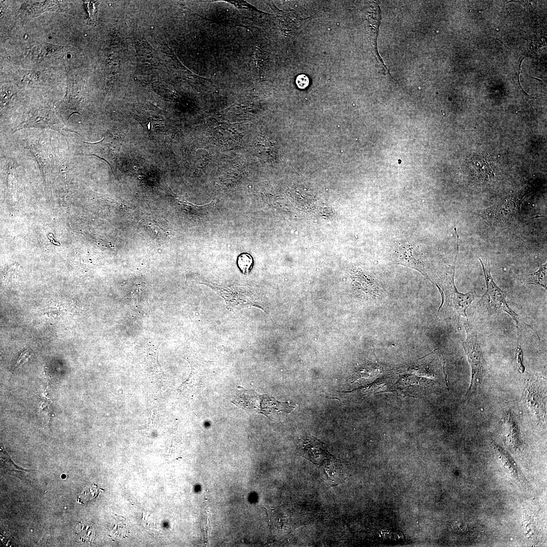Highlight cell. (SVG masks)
I'll list each match as a JSON object with an SVG mask.
<instances>
[{
	"label": "cell",
	"instance_id": "obj_12",
	"mask_svg": "<svg viewBox=\"0 0 547 547\" xmlns=\"http://www.w3.org/2000/svg\"><path fill=\"white\" fill-rule=\"evenodd\" d=\"M103 490L93 484L84 487L77 495V501L85 504L98 497Z\"/></svg>",
	"mask_w": 547,
	"mask_h": 547
},
{
	"label": "cell",
	"instance_id": "obj_16",
	"mask_svg": "<svg viewBox=\"0 0 547 547\" xmlns=\"http://www.w3.org/2000/svg\"><path fill=\"white\" fill-rule=\"evenodd\" d=\"M144 225L148 230L155 237L165 238L170 237L172 235L169 231H166L160 227L157 224L152 221L145 222Z\"/></svg>",
	"mask_w": 547,
	"mask_h": 547
},
{
	"label": "cell",
	"instance_id": "obj_10",
	"mask_svg": "<svg viewBox=\"0 0 547 547\" xmlns=\"http://www.w3.org/2000/svg\"><path fill=\"white\" fill-rule=\"evenodd\" d=\"M468 164L473 174L477 178L489 179L494 176L493 167L489 160L481 155H473Z\"/></svg>",
	"mask_w": 547,
	"mask_h": 547
},
{
	"label": "cell",
	"instance_id": "obj_9",
	"mask_svg": "<svg viewBox=\"0 0 547 547\" xmlns=\"http://www.w3.org/2000/svg\"><path fill=\"white\" fill-rule=\"evenodd\" d=\"M394 258L398 264L415 269L425 275L422 255L418 246L409 243L398 244Z\"/></svg>",
	"mask_w": 547,
	"mask_h": 547
},
{
	"label": "cell",
	"instance_id": "obj_6",
	"mask_svg": "<svg viewBox=\"0 0 547 547\" xmlns=\"http://www.w3.org/2000/svg\"><path fill=\"white\" fill-rule=\"evenodd\" d=\"M125 136L126 134L122 136L109 135L99 142H87L92 146L90 155L100 158L106 161L111 168L115 169L118 165L119 154Z\"/></svg>",
	"mask_w": 547,
	"mask_h": 547
},
{
	"label": "cell",
	"instance_id": "obj_4",
	"mask_svg": "<svg viewBox=\"0 0 547 547\" xmlns=\"http://www.w3.org/2000/svg\"><path fill=\"white\" fill-rule=\"evenodd\" d=\"M483 270L486 286V291L482 296L483 303L488 312L491 314L506 312L516 321L518 326L520 325L519 316L509 306L505 293L495 283L491 274V268L486 265L478 257Z\"/></svg>",
	"mask_w": 547,
	"mask_h": 547
},
{
	"label": "cell",
	"instance_id": "obj_13",
	"mask_svg": "<svg viewBox=\"0 0 547 547\" xmlns=\"http://www.w3.org/2000/svg\"><path fill=\"white\" fill-rule=\"evenodd\" d=\"M546 263L540 266L539 269L529 275L530 284L543 287L546 290Z\"/></svg>",
	"mask_w": 547,
	"mask_h": 547
},
{
	"label": "cell",
	"instance_id": "obj_1",
	"mask_svg": "<svg viewBox=\"0 0 547 547\" xmlns=\"http://www.w3.org/2000/svg\"><path fill=\"white\" fill-rule=\"evenodd\" d=\"M457 253L453 264L447 268L440 278L439 285L436 284L442 294L441 306L447 315L456 321L461 317L467 320L466 309L475 299V293L470 291L465 293L458 292L455 284V270L459 251L458 239H457Z\"/></svg>",
	"mask_w": 547,
	"mask_h": 547
},
{
	"label": "cell",
	"instance_id": "obj_17",
	"mask_svg": "<svg viewBox=\"0 0 547 547\" xmlns=\"http://www.w3.org/2000/svg\"><path fill=\"white\" fill-rule=\"evenodd\" d=\"M171 192H172V193L173 194V197L175 198V199L177 201V203L179 205H180L181 207H184V208H191V207L200 208V207H201L202 206H204L205 205H205H203L199 206V205L193 204L192 203H190L187 202L186 200H185V199H184L182 198L181 197L178 196V195L175 194L172 191H171Z\"/></svg>",
	"mask_w": 547,
	"mask_h": 547
},
{
	"label": "cell",
	"instance_id": "obj_7",
	"mask_svg": "<svg viewBox=\"0 0 547 547\" xmlns=\"http://www.w3.org/2000/svg\"><path fill=\"white\" fill-rule=\"evenodd\" d=\"M521 202L515 196L504 199L478 213L480 216L492 224L512 219L520 211Z\"/></svg>",
	"mask_w": 547,
	"mask_h": 547
},
{
	"label": "cell",
	"instance_id": "obj_3",
	"mask_svg": "<svg viewBox=\"0 0 547 547\" xmlns=\"http://www.w3.org/2000/svg\"><path fill=\"white\" fill-rule=\"evenodd\" d=\"M240 388L238 396L232 403L248 412L261 413L269 417L276 413H290L294 409L288 403L280 402L268 395H259L252 390Z\"/></svg>",
	"mask_w": 547,
	"mask_h": 547
},
{
	"label": "cell",
	"instance_id": "obj_5",
	"mask_svg": "<svg viewBox=\"0 0 547 547\" xmlns=\"http://www.w3.org/2000/svg\"><path fill=\"white\" fill-rule=\"evenodd\" d=\"M522 380L525 401L538 420L546 418V386L544 380L534 375H527Z\"/></svg>",
	"mask_w": 547,
	"mask_h": 547
},
{
	"label": "cell",
	"instance_id": "obj_8",
	"mask_svg": "<svg viewBox=\"0 0 547 547\" xmlns=\"http://www.w3.org/2000/svg\"><path fill=\"white\" fill-rule=\"evenodd\" d=\"M28 128H49L59 132L64 135H66L68 132H74L67 129L53 111L47 109L39 110L29 115L17 128L16 131Z\"/></svg>",
	"mask_w": 547,
	"mask_h": 547
},
{
	"label": "cell",
	"instance_id": "obj_18",
	"mask_svg": "<svg viewBox=\"0 0 547 547\" xmlns=\"http://www.w3.org/2000/svg\"><path fill=\"white\" fill-rule=\"evenodd\" d=\"M296 83L299 88L304 89L308 85L309 80L305 75H299L296 78Z\"/></svg>",
	"mask_w": 547,
	"mask_h": 547
},
{
	"label": "cell",
	"instance_id": "obj_14",
	"mask_svg": "<svg viewBox=\"0 0 547 547\" xmlns=\"http://www.w3.org/2000/svg\"><path fill=\"white\" fill-rule=\"evenodd\" d=\"M76 534L83 542H91L95 538V532L91 525L86 523H80L76 527Z\"/></svg>",
	"mask_w": 547,
	"mask_h": 547
},
{
	"label": "cell",
	"instance_id": "obj_19",
	"mask_svg": "<svg viewBox=\"0 0 547 547\" xmlns=\"http://www.w3.org/2000/svg\"><path fill=\"white\" fill-rule=\"evenodd\" d=\"M29 356V353L28 352L27 350V351L26 350L25 351L23 352L21 355V356H20L19 359L17 361V366L19 365L20 364L23 363L24 362V361L25 360H26L28 358V357Z\"/></svg>",
	"mask_w": 547,
	"mask_h": 547
},
{
	"label": "cell",
	"instance_id": "obj_11",
	"mask_svg": "<svg viewBox=\"0 0 547 547\" xmlns=\"http://www.w3.org/2000/svg\"><path fill=\"white\" fill-rule=\"evenodd\" d=\"M373 13L371 14L370 18V22L371 23L370 26H371V32H370V38L372 46L373 47V49L375 51L376 55V58L378 59V61L380 62L381 65L383 67L385 71L388 74L389 76L393 80V78L391 76L388 70L383 63L381 58L379 55L377 51L376 40L378 35V27L380 24V13L378 6L374 3L372 5Z\"/></svg>",
	"mask_w": 547,
	"mask_h": 547
},
{
	"label": "cell",
	"instance_id": "obj_2",
	"mask_svg": "<svg viewBox=\"0 0 547 547\" xmlns=\"http://www.w3.org/2000/svg\"><path fill=\"white\" fill-rule=\"evenodd\" d=\"M464 326L466 338L463 342L462 346L472 370L471 383L465 397V400L468 401L481 383L486 375L487 366L476 329L470 325L468 321H465Z\"/></svg>",
	"mask_w": 547,
	"mask_h": 547
},
{
	"label": "cell",
	"instance_id": "obj_15",
	"mask_svg": "<svg viewBox=\"0 0 547 547\" xmlns=\"http://www.w3.org/2000/svg\"><path fill=\"white\" fill-rule=\"evenodd\" d=\"M237 263L242 273L248 276L253 265L252 257L247 253L241 254L238 257Z\"/></svg>",
	"mask_w": 547,
	"mask_h": 547
}]
</instances>
